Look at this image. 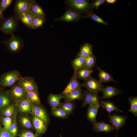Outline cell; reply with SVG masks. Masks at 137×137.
I'll return each mask as SVG.
<instances>
[{
  "instance_id": "cell-8",
  "label": "cell",
  "mask_w": 137,
  "mask_h": 137,
  "mask_svg": "<svg viewBox=\"0 0 137 137\" xmlns=\"http://www.w3.org/2000/svg\"><path fill=\"white\" fill-rule=\"evenodd\" d=\"M84 96L82 107L89 105H100L99 98L98 96V93L86 90L83 91Z\"/></svg>"
},
{
  "instance_id": "cell-9",
  "label": "cell",
  "mask_w": 137,
  "mask_h": 137,
  "mask_svg": "<svg viewBox=\"0 0 137 137\" xmlns=\"http://www.w3.org/2000/svg\"><path fill=\"white\" fill-rule=\"evenodd\" d=\"M34 1L16 0L15 3L14 7L15 16L16 17L22 13L29 10L31 4Z\"/></svg>"
},
{
  "instance_id": "cell-26",
  "label": "cell",
  "mask_w": 137,
  "mask_h": 137,
  "mask_svg": "<svg viewBox=\"0 0 137 137\" xmlns=\"http://www.w3.org/2000/svg\"><path fill=\"white\" fill-rule=\"evenodd\" d=\"M29 10L30 13L35 16H45V13L44 10L35 1L31 4Z\"/></svg>"
},
{
  "instance_id": "cell-10",
  "label": "cell",
  "mask_w": 137,
  "mask_h": 137,
  "mask_svg": "<svg viewBox=\"0 0 137 137\" xmlns=\"http://www.w3.org/2000/svg\"><path fill=\"white\" fill-rule=\"evenodd\" d=\"M26 91H38L37 83L34 78L30 77H21L17 82Z\"/></svg>"
},
{
  "instance_id": "cell-13",
  "label": "cell",
  "mask_w": 137,
  "mask_h": 137,
  "mask_svg": "<svg viewBox=\"0 0 137 137\" xmlns=\"http://www.w3.org/2000/svg\"><path fill=\"white\" fill-rule=\"evenodd\" d=\"M32 114L42 120L47 125L49 123V119L46 110L40 105L32 104Z\"/></svg>"
},
{
  "instance_id": "cell-34",
  "label": "cell",
  "mask_w": 137,
  "mask_h": 137,
  "mask_svg": "<svg viewBox=\"0 0 137 137\" xmlns=\"http://www.w3.org/2000/svg\"><path fill=\"white\" fill-rule=\"evenodd\" d=\"M46 20L45 17L35 16L32 22V29H35L42 27Z\"/></svg>"
},
{
  "instance_id": "cell-43",
  "label": "cell",
  "mask_w": 137,
  "mask_h": 137,
  "mask_svg": "<svg viewBox=\"0 0 137 137\" xmlns=\"http://www.w3.org/2000/svg\"><path fill=\"white\" fill-rule=\"evenodd\" d=\"M105 0H97L95 1L93 3V8L97 9L105 1Z\"/></svg>"
},
{
  "instance_id": "cell-45",
  "label": "cell",
  "mask_w": 137,
  "mask_h": 137,
  "mask_svg": "<svg viewBox=\"0 0 137 137\" xmlns=\"http://www.w3.org/2000/svg\"><path fill=\"white\" fill-rule=\"evenodd\" d=\"M116 0H107L106 1L109 4H112L115 3Z\"/></svg>"
},
{
  "instance_id": "cell-32",
  "label": "cell",
  "mask_w": 137,
  "mask_h": 137,
  "mask_svg": "<svg viewBox=\"0 0 137 137\" xmlns=\"http://www.w3.org/2000/svg\"><path fill=\"white\" fill-rule=\"evenodd\" d=\"M19 122L24 128L31 129L33 128L32 122L27 116L24 115H21L19 118Z\"/></svg>"
},
{
  "instance_id": "cell-28",
  "label": "cell",
  "mask_w": 137,
  "mask_h": 137,
  "mask_svg": "<svg viewBox=\"0 0 137 137\" xmlns=\"http://www.w3.org/2000/svg\"><path fill=\"white\" fill-rule=\"evenodd\" d=\"M94 70L84 68L78 70L76 71V78L77 79L84 80L90 76Z\"/></svg>"
},
{
  "instance_id": "cell-2",
  "label": "cell",
  "mask_w": 137,
  "mask_h": 137,
  "mask_svg": "<svg viewBox=\"0 0 137 137\" xmlns=\"http://www.w3.org/2000/svg\"><path fill=\"white\" fill-rule=\"evenodd\" d=\"M21 77L20 72L16 70L5 73L0 76V86L2 88L13 86Z\"/></svg>"
},
{
  "instance_id": "cell-12",
  "label": "cell",
  "mask_w": 137,
  "mask_h": 137,
  "mask_svg": "<svg viewBox=\"0 0 137 137\" xmlns=\"http://www.w3.org/2000/svg\"><path fill=\"white\" fill-rule=\"evenodd\" d=\"M33 127L36 131L35 133L38 137L43 134L47 129V124L41 119L32 114Z\"/></svg>"
},
{
  "instance_id": "cell-30",
  "label": "cell",
  "mask_w": 137,
  "mask_h": 137,
  "mask_svg": "<svg viewBox=\"0 0 137 137\" xmlns=\"http://www.w3.org/2000/svg\"><path fill=\"white\" fill-rule=\"evenodd\" d=\"M17 113L18 111L15 110L13 116L12 123L8 129L14 137L17 136L18 134V126L16 121Z\"/></svg>"
},
{
  "instance_id": "cell-46",
  "label": "cell",
  "mask_w": 137,
  "mask_h": 137,
  "mask_svg": "<svg viewBox=\"0 0 137 137\" xmlns=\"http://www.w3.org/2000/svg\"><path fill=\"white\" fill-rule=\"evenodd\" d=\"M3 91V88L0 86V93Z\"/></svg>"
},
{
  "instance_id": "cell-49",
  "label": "cell",
  "mask_w": 137,
  "mask_h": 137,
  "mask_svg": "<svg viewBox=\"0 0 137 137\" xmlns=\"http://www.w3.org/2000/svg\"><path fill=\"white\" fill-rule=\"evenodd\" d=\"M1 41L0 40V42H1Z\"/></svg>"
},
{
  "instance_id": "cell-24",
  "label": "cell",
  "mask_w": 137,
  "mask_h": 137,
  "mask_svg": "<svg viewBox=\"0 0 137 137\" xmlns=\"http://www.w3.org/2000/svg\"><path fill=\"white\" fill-rule=\"evenodd\" d=\"M101 106L103 109H106L109 114L113 111L122 112L123 111L119 109L112 101H102L100 102Z\"/></svg>"
},
{
  "instance_id": "cell-29",
  "label": "cell",
  "mask_w": 137,
  "mask_h": 137,
  "mask_svg": "<svg viewBox=\"0 0 137 137\" xmlns=\"http://www.w3.org/2000/svg\"><path fill=\"white\" fill-rule=\"evenodd\" d=\"M73 101L61 103L58 108L63 110L69 115L71 114L72 113L75 108V104Z\"/></svg>"
},
{
  "instance_id": "cell-33",
  "label": "cell",
  "mask_w": 137,
  "mask_h": 137,
  "mask_svg": "<svg viewBox=\"0 0 137 137\" xmlns=\"http://www.w3.org/2000/svg\"><path fill=\"white\" fill-rule=\"evenodd\" d=\"M27 97L32 104H40V100L38 91H26Z\"/></svg>"
},
{
  "instance_id": "cell-31",
  "label": "cell",
  "mask_w": 137,
  "mask_h": 137,
  "mask_svg": "<svg viewBox=\"0 0 137 137\" xmlns=\"http://www.w3.org/2000/svg\"><path fill=\"white\" fill-rule=\"evenodd\" d=\"M96 63V57L93 53L85 58L84 68L92 70L95 65Z\"/></svg>"
},
{
  "instance_id": "cell-3",
  "label": "cell",
  "mask_w": 137,
  "mask_h": 137,
  "mask_svg": "<svg viewBox=\"0 0 137 137\" xmlns=\"http://www.w3.org/2000/svg\"><path fill=\"white\" fill-rule=\"evenodd\" d=\"M11 37L8 40L2 41L6 45L7 48L10 52L17 53L23 48L24 43L23 40L20 37L11 34Z\"/></svg>"
},
{
  "instance_id": "cell-27",
  "label": "cell",
  "mask_w": 137,
  "mask_h": 137,
  "mask_svg": "<svg viewBox=\"0 0 137 137\" xmlns=\"http://www.w3.org/2000/svg\"><path fill=\"white\" fill-rule=\"evenodd\" d=\"M85 58L77 55L76 57L71 62L72 66L74 71L84 68Z\"/></svg>"
},
{
  "instance_id": "cell-20",
  "label": "cell",
  "mask_w": 137,
  "mask_h": 137,
  "mask_svg": "<svg viewBox=\"0 0 137 137\" xmlns=\"http://www.w3.org/2000/svg\"><path fill=\"white\" fill-rule=\"evenodd\" d=\"M16 103V105L20 112L32 114V104L27 97L26 99Z\"/></svg>"
},
{
  "instance_id": "cell-17",
  "label": "cell",
  "mask_w": 137,
  "mask_h": 137,
  "mask_svg": "<svg viewBox=\"0 0 137 137\" xmlns=\"http://www.w3.org/2000/svg\"><path fill=\"white\" fill-rule=\"evenodd\" d=\"M13 101L9 91L3 90L0 93V114L5 108L12 104Z\"/></svg>"
},
{
  "instance_id": "cell-40",
  "label": "cell",
  "mask_w": 137,
  "mask_h": 137,
  "mask_svg": "<svg viewBox=\"0 0 137 137\" xmlns=\"http://www.w3.org/2000/svg\"><path fill=\"white\" fill-rule=\"evenodd\" d=\"M17 136L20 137H38L36 134L28 130H21Z\"/></svg>"
},
{
  "instance_id": "cell-39",
  "label": "cell",
  "mask_w": 137,
  "mask_h": 137,
  "mask_svg": "<svg viewBox=\"0 0 137 137\" xmlns=\"http://www.w3.org/2000/svg\"><path fill=\"white\" fill-rule=\"evenodd\" d=\"M13 116L11 117H0V121L3 126V128L8 129L12 123Z\"/></svg>"
},
{
  "instance_id": "cell-47",
  "label": "cell",
  "mask_w": 137,
  "mask_h": 137,
  "mask_svg": "<svg viewBox=\"0 0 137 137\" xmlns=\"http://www.w3.org/2000/svg\"><path fill=\"white\" fill-rule=\"evenodd\" d=\"M2 128H3L2 127V126L1 125V122L0 121V131L2 129Z\"/></svg>"
},
{
  "instance_id": "cell-42",
  "label": "cell",
  "mask_w": 137,
  "mask_h": 137,
  "mask_svg": "<svg viewBox=\"0 0 137 137\" xmlns=\"http://www.w3.org/2000/svg\"><path fill=\"white\" fill-rule=\"evenodd\" d=\"M0 137H14L8 129L3 128L0 131Z\"/></svg>"
},
{
  "instance_id": "cell-41",
  "label": "cell",
  "mask_w": 137,
  "mask_h": 137,
  "mask_svg": "<svg viewBox=\"0 0 137 137\" xmlns=\"http://www.w3.org/2000/svg\"><path fill=\"white\" fill-rule=\"evenodd\" d=\"M13 0H2L0 1V6L2 11L3 12L12 3Z\"/></svg>"
},
{
  "instance_id": "cell-21",
  "label": "cell",
  "mask_w": 137,
  "mask_h": 137,
  "mask_svg": "<svg viewBox=\"0 0 137 137\" xmlns=\"http://www.w3.org/2000/svg\"><path fill=\"white\" fill-rule=\"evenodd\" d=\"M62 96L65 102H67L73 101L76 99L82 100L83 99L84 94L81 89H78Z\"/></svg>"
},
{
  "instance_id": "cell-22",
  "label": "cell",
  "mask_w": 137,
  "mask_h": 137,
  "mask_svg": "<svg viewBox=\"0 0 137 137\" xmlns=\"http://www.w3.org/2000/svg\"><path fill=\"white\" fill-rule=\"evenodd\" d=\"M63 98L61 94H53L50 93L48 96L47 101L52 109L58 108L60 105V100Z\"/></svg>"
},
{
  "instance_id": "cell-48",
  "label": "cell",
  "mask_w": 137,
  "mask_h": 137,
  "mask_svg": "<svg viewBox=\"0 0 137 137\" xmlns=\"http://www.w3.org/2000/svg\"><path fill=\"white\" fill-rule=\"evenodd\" d=\"M60 137H62V135H61V134H60Z\"/></svg>"
},
{
  "instance_id": "cell-38",
  "label": "cell",
  "mask_w": 137,
  "mask_h": 137,
  "mask_svg": "<svg viewBox=\"0 0 137 137\" xmlns=\"http://www.w3.org/2000/svg\"><path fill=\"white\" fill-rule=\"evenodd\" d=\"M86 18H90L98 23L106 25H108V23L100 17L94 13L92 11L88 13L86 15Z\"/></svg>"
},
{
  "instance_id": "cell-37",
  "label": "cell",
  "mask_w": 137,
  "mask_h": 137,
  "mask_svg": "<svg viewBox=\"0 0 137 137\" xmlns=\"http://www.w3.org/2000/svg\"><path fill=\"white\" fill-rule=\"evenodd\" d=\"M51 113L54 117L63 119H66L69 116V114L63 110L58 108L52 109Z\"/></svg>"
},
{
  "instance_id": "cell-5",
  "label": "cell",
  "mask_w": 137,
  "mask_h": 137,
  "mask_svg": "<svg viewBox=\"0 0 137 137\" xmlns=\"http://www.w3.org/2000/svg\"><path fill=\"white\" fill-rule=\"evenodd\" d=\"M9 92L12 100L16 103L26 99L27 97L26 91L18 82Z\"/></svg>"
},
{
  "instance_id": "cell-18",
  "label": "cell",
  "mask_w": 137,
  "mask_h": 137,
  "mask_svg": "<svg viewBox=\"0 0 137 137\" xmlns=\"http://www.w3.org/2000/svg\"><path fill=\"white\" fill-rule=\"evenodd\" d=\"M93 130L95 132H109L114 131L115 129L109 123H105L104 121L96 122L93 124Z\"/></svg>"
},
{
  "instance_id": "cell-44",
  "label": "cell",
  "mask_w": 137,
  "mask_h": 137,
  "mask_svg": "<svg viewBox=\"0 0 137 137\" xmlns=\"http://www.w3.org/2000/svg\"><path fill=\"white\" fill-rule=\"evenodd\" d=\"M5 18L4 16L3 12L2 11L0 6V23L1 24L2 22Z\"/></svg>"
},
{
  "instance_id": "cell-11",
  "label": "cell",
  "mask_w": 137,
  "mask_h": 137,
  "mask_svg": "<svg viewBox=\"0 0 137 137\" xmlns=\"http://www.w3.org/2000/svg\"><path fill=\"white\" fill-rule=\"evenodd\" d=\"M107 115L109 118V122L115 129H117V131L125 124L128 118L126 116L118 115L115 113Z\"/></svg>"
},
{
  "instance_id": "cell-6",
  "label": "cell",
  "mask_w": 137,
  "mask_h": 137,
  "mask_svg": "<svg viewBox=\"0 0 137 137\" xmlns=\"http://www.w3.org/2000/svg\"><path fill=\"white\" fill-rule=\"evenodd\" d=\"M86 18L85 15L79 13L67 7L64 14L61 17L56 19L55 20L66 22H73L78 21Z\"/></svg>"
},
{
  "instance_id": "cell-1",
  "label": "cell",
  "mask_w": 137,
  "mask_h": 137,
  "mask_svg": "<svg viewBox=\"0 0 137 137\" xmlns=\"http://www.w3.org/2000/svg\"><path fill=\"white\" fill-rule=\"evenodd\" d=\"M65 4L68 7L80 14L86 15L92 11L93 2L87 0H66Z\"/></svg>"
},
{
  "instance_id": "cell-14",
  "label": "cell",
  "mask_w": 137,
  "mask_h": 137,
  "mask_svg": "<svg viewBox=\"0 0 137 137\" xmlns=\"http://www.w3.org/2000/svg\"><path fill=\"white\" fill-rule=\"evenodd\" d=\"M74 71L73 75L69 83L61 94L62 95L69 93L76 90L81 89V84L78 81L76 78V71Z\"/></svg>"
},
{
  "instance_id": "cell-23",
  "label": "cell",
  "mask_w": 137,
  "mask_h": 137,
  "mask_svg": "<svg viewBox=\"0 0 137 137\" xmlns=\"http://www.w3.org/2000/svg\"><path fill=\"white\" fill-rule=\"evenodd\" d=\"M93 48L91 44L85 43L80 47V51L77 55L85 58L93 53Z\"/></svg>"
},
{
  "instance_id": "cell-19",
  "label": "cell",
  "mask_w": 137,
  "mask_h": 137,
  "mask_svg": "<svg viewBox=\"0 0 137 137\" xmlns=\"http://www.w3.org/2000/svg\"><path fill=\"white\" fill-rule=\"evenodd\" d=\"M100 105H89L87 109V117L89 121L94 124L97 122L96 118Z\"/></svg>"
},
{
  "instance_id": "cell-36",
  "label": "cell",
  "mask_w": 137,
  "mask_h": 137,
  "mask_svg": "<svg viewBox=\"0 0 137 137\" xmlns=\"http://www.w3.org/2000/svg\"><path fill=\"white\" fill-rule=\"evenodd\" d=\"M15 106L12 104L5 108L0 114V117H11L13 116L15 111Z\"/></svg>"
},
{
  "instance_id": "cell-25",
  "label": "cell",
  "mask_w": 137,
  "mask_h": 137,
  "mask_svg": "<svg viewBox=\"0 0 137 137\" xmlns=\"http://www.w3.org/2000/svg\"><path fill=\"white\" fill-rule=\"evenodd\" d=\"M97 69L99 71L98 75L99 77V81L101 83L109 82L112 81L117 82L114 80L110 74L107 73L104 70L101 69L98 66Z\"/></svg>"
},
{
  "instance_id": "cell-15",
  "label": "cell",
  "mask_w": 137,
  "mask_h": 137,
  "mask_svg": "<svg viewBox=\"0 0 137 137\" xmlns=\"http://www.w3.org/2000/svg\"><path fill=\"white\" fill-rule=\"evenodd\" d=\"M102 96L100 100L109 99L116 95L121 94L123 92L115 87L107 85L102 90Z\"/></svg>"
},
{
  "instance_id": "cell-7",
  "label": "cell",
  "mask_w": 137,
  "mask_h": 137,
  "mask_svg": "<svg viewBox=\"0 0 137 137\" xmlns=\"http://www.w3.org/2000/svg\"><path fill=\"white\" fill-rule=\"evenodd\" d=\"M81 86L85 87L87 90L97 93L102 91L104 88L102 83L91 76L84 80L81 84Z\"/></svg>"
},
{
  "instance_id": "cell-16",
  "label": "cell",
  "mask_w": 137,
  "mask_h": 137,
  "mask_svg": "<svg viewBox=\"0 0 137 137\" xmlns=\"http://www.w3.org/2000/svg\"><path fill=\"white\" fill-rule=\"evenodd\" d=\"M34 16L29 10L16 18L18 21H20L26 27L32 29V22Z\"/></svg>"
},
{
  "instance_id": "cell-35",
  "label": "cell",
  "mask_w": 137,
  "mask_h": 137,
  "mask_svg": "<svg viewBox=\"0 0 137 137\" xmlns=\"http://www.w3.org/2000/svg\"><path fill=\"white\" fill-rule=\"evenodd\" d=\"M128 100L130 104V108L128 112L133 114L135 116H137V97H128Z\"/></svg>"
},
{
  "instance_id": "cell-4",
  "label": "cell",
  "mask_w": 137,
  "mask_h": 137,
  "mask_svg": "<svg viewBox=\"0 0 137 137\" xmlns=\"http://www.w3.org/2000/svg\"><path fill=\"white\" fill-rule=\"evenodd\" d=\"M18 21L15 15L5 18L1 23L0 30L5 33L13 34L17 28Z\"/></svg>"
}]
</instances>
